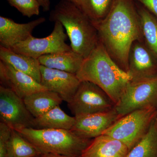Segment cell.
Masks as SVG:
<instances>
[{"label":"cell","instance_id":"6da1fadb","mask_svg":"<svg viewBox=\"0 0 157 157\" xmlns=\"http://www.w3.org/2000/svg\"><path fill=\"white\" fill-rule=\"evenodd\" d=\"M94 25L110 56L128 73L131 48L142 36L139 15L132 3L129 0H113L107 16Z\"/></svg>","mask_w":157,"mask_h":157},{"label":"cell","instance_id":"7a4b0ae2","mask_svg":"<svg viewBox=\"0 0 157 157\" xmlns=\"http://www.w3.org/2000/svg\"><path fill=\"white\" fill-rule=\"evenodd\" d=\"M76 75L80 81L89 82L101 88L116 105L132 81L130 74L115 63L100 41L84 59Z\"/></svg>","mask_w":157,"mask_h":157},{"label":"cell","instance_id":"3957f363","mask_svg":"<svg viewBox=\"0 0 157 157\" xmlns=\"http://www.w3.org/2000/svg\"><path fill=\"white\" fill-rule=\"evenodd\" d=\"M49 20L62 24L72 50L84 59L100 42L97 29L91 21L69 0H60L51 11Z\"/></svg>","mask_w":157,"mask_h":157},{"label":"cell","instance_id":"277c9868","mask_svg":"<svg viewBox=\"0 0 157 157\" xmlns=\"http://www.w3.org/2000/svg\"><path fill=\"white\" fill-rule=\"evenodd\" d=\"M42 154L79 157L92 139L78 136L70 130L25 128L17 131Z\"/></svg>","mask_w":157,"mask_h":157},{"label":"cell","instance_id":"5b68a950","mask_svg":"<svg viewBox=\"0 0 157 157\" xmlns=\"http://www.w3.org/2000/svg\"><path fill=\"white\" fill-rule=\"evenodd\" d=\"M156 106L137 109L124 116L103 135L123 143L131 150L144 136L156 115Z\"/></svg>","mask_w":157,"mask_h":157},{"label":"cell","instance_id":"8992f818","mask_svg":"<svg viewBox=\"0 0 157 157\" xmlns=\"http://www.w3.org/2000/svg\"><path fill=\"white\" fill-rule=\"evenodd\" d=\"M157 75L137 81H132L116 105L121 116L137 109L157 106Z\"/></svg>","mask_w":157,"mask_h":157},{"label":"cell","instance_id":"52a82bcc","mask_svg":"<svg viewBox=\"0 0 157 157\" xmlns=\"http://www.w3.org/2000/svg\"><path fill=\"white\" fill-rule=\"evenodd\" d=\"M68 107L75 116L105 112L115 108L116 104L108 95L98 86L81 81Z\"/></svg>","mask_w":157,"mask_h":157},{"label":"cell","instance_id":"ba28073f","mask_svg":"<svg viewBox=\"0 0 157 157\" xmlns=\"http://www.w3.org/2000/svg\"><path fill=\"white\" fill-rule=\"evenodd\" d=\"M64 30L60 22L56 21L53 30L48 36L38 38L32 36L10 49L37 59L45 55L70 51L72 48L66 43L68 36Z\"/></svg>","mask_w":157,"mask_h":157},{"label":"cell","instance_id":"9c48e42d","mask_svg":"<svg viewBox=\"0 0 157 157\" xmlns=\"http://www.w3.org/2000/svg\"><path fill=\"white\" fill-rule=\"evenodd\" d=\"M0 118L12 130L33 128L35 117L26 107L23 99L14 92L0 86Z\"/></svg>","mask_w":157,"mask_h":157},{"label":"cell","instance_id":"30bf717a","mask_svg":"<svg viewBox=\"0 0 157 157\" xmlns=\"http://www.w3.org/2000/svg\"><path fill=\"white\" fill-rule=\"evenodd\" d=\"M74 117L76 121L71 131L80 137L88 139H93L103 135L122 117L115 108L105 112Z\"/></svg>","mask_w":157,"mask_h":157},{"label":"cell","instance_id":"8fae6325","mask_svg":"<svg viewBox=\"0 0 157 157\" xmlns=\"http://www.w3.org/2000/svg\"><path fill=\"white\" fill-rule=\"evenodd\" d=\"M40 83L48 90L56 93L63 101L69 103L80 84L76 74L40 66Z\"/></svg>","mask_w":157,"mask_h":157},{"label":"cell","instance_id":"7c38bea8","mask_svg":"<svg viewBox=\"0 0 157 157\" xmlns=\"http://www.w3.org/2000/svg\"><path fill=\"white\" fill-rule=\"evenodd\" d=\"M1 86L11 90L24 99L34 93L47 90L34 78L0 61Z\"/></svg>","mask_w":157,"mask_h":157},{"label":"cell","instance_id":"4fadbf2b","mask_svg":"<svg viewBox=\"0 0 157 157\" xmlns=\"http://www.w3.org/2000/svg\"><path fill=\"white\" fill-rule=\"evenodd\" d=\"M45 21L44 17L26 23H18L8 17L0 16V46L11 48L33 36L36 28Z\"/></svg>","mask_w":157,"mask_h":157},{"label":"cell","instance_id":"5bb4252c","mask_svg":"<svg viewBox=\"0 0 157 157\" xmlns=\"http://www.w3.org/2000/svg\"><path fill=\"white\" fill-rule=\"evenodd\" d=\"M149 49L138 42L132 45L129 56L128 73L132 81H137L157 75V59Z\"/></svg>","mask_w":157,"mask_h":157},{"label":"cell","instance_id":"9a60e30c","mask_svg":"<svg viewBox=\"0 0 157 157\" xmlns=\"http://www.w3.org/2000/svg\"><path fill=\"white\" fill-rule=\"evenodd\" d=\"M129 151L120 140L102 135L92 139L79 157H127Z\"/></svg>","mask_w":157,"mask_h":157},{"label":"cell","instance_id":"2e32d148","mask_svg":"<svg viewBox=\"0 0 157 157\" xmlns=\"http://www.w3.org/2000/svg\"><path fill=\"white\" fill-rule=\"evenodd\" d=\"M84 58L71 50L45 55L38 59L40 65L50 69L76 74L81 68Z\"/></svg>","mask_w":157,"mask_h":157},{"label":"cell","instance_id":"e0dca14e","mask_svg":"<svg viewBox=\"0 0 157 157\" xmlns=\"http://www.w3.org/2000/svg\"><path fill=\"white\" fill-rule=\"evenodd\" d=\"M0 60L31 76L39 83L41 82V65L37 59L0 46Z\"/></svg>","mask_w":157,"mask_h":157},{"label":"cell","instance_id":"ac0fdd59","mask_svg":"<svg viewBox=\"0 0 157 157\" xmlns=\"http://www.w3.org/2000/svg\"><path fill=\"white\" fill-rule=\"evenodd\" d=\"M23 100L27 108L35 118L45 114L63 101L59 95L48 90L34 93Z\"/></svg>","mask_w":157,"mask_h":157},{"label":"cell","instance_id":"d6986e66","mask_svg":"<svg viewBox=\"0 0 157 157\" xmlns=\"http://www.w3.org/2000/svg\"><path fill=\"white\" fill-rule=\"evenodd\" d=\"M76 121L75 117L68 115L59 105L54 107L45 114L36 117L33 128L36 129H59L71 130Z\"/></svg>","mask_w":157,"mask_h":157},{"label":"cell","instance_id":"ffe728a7","mask_svg":"<svg viewBox=\"0 0 157 157\" xmlns=\"http://www.w3.org/2000/svg\"><path fill=\"white\" fill-rule=\"evenodd\" d=\"M127 157H157V123L155 118L146 134L130 150Z\"/></svg>","mask_w":157,"mask_h":157},{"label":"cell","instance_id":"44dd1931","mask_svg":"<svg viewBox=\"0 0 157 157\" xmlns=\"http://www.w3.org/2000/svg\"><path fill=\"white\" fill-rule=\"evenodd\" d=\"M138 15L142 36L149 49L157 59V17L144 9H140Z\"/></svg>","mask_w":157,"mask_h":157},{"label":"cell","instance_id":"7402d4cb","mask_svg":"<svg viewBox=\"0 0 157 157\" xmlns=\"http://www.w3.org/2000/svg\"><path fill=\"white\" fill-rule=\"evenodd\" d=\"M11 157H40L42 153L19 132L11 130L9 142Z\"/></svg>","mask_w":157,"mask_h":157},{"label":"cell","instance_id":"603a6c76","mask_svg":"<svg viewBox=\"0 0 157 157\" xmlns=\"http://www.w3.org/2000/svg\"><path fill=\"white\" fill-rule=\"evenodd\" d=\"M112 0H86L83 12L93 24L104 19L111 6Z\"/></svg>","mask_w":157,"mask_h":157},{"label":"cell","instance_id":"cb8c5ba5","mask_svg":"<svg viewBox=\"0 0 157 157\" xmlns=\"http://www.w3.org/2000/svg\"><path fill=\"white\" fill-rule=\"evenodd\" d=\"M11 7L17 9L23 16L28 17L39 15L40 5L37 0H7Z\"/></svg>","mask_w":157,"mask_h":157},{"label":"cell","instance_id":"d4e9b609","mask_svg":"<svg viewBox=\"0 0 157 157\" xmlns=\"http://www.w3.org/2000/svg\"><path fill=\"white\" fill-rule=\"evenodd\" d=\"M11 130L6 124L0 122V157H11L9 142Z\"/></svg>","mask_w":157,"mask_h":157},{"label":"cell","instance_id":"484cf974","mask_svg":"<svg viewBox=\"0 0 157 157\" xmlns=\"http://www.w3.org/2000/svg\"><path fill=\"white\" fill-rule=\"evenodd\" d=\"M157 17V0H137Z\"/></svg>","mask_w":157,"mask_h":157},{"label":"cell","instance_id":"4316f807","mask_svg":"<svg viewBox=\"0 0 157 157\" xmlns=\"http://www.w3.org/2000/svg\"><path fill=\"white\" fill-rule=\"evenodd\" d=\"M40 6L42 7V10L44 12L48 11L50 10V0H37Z\"/></svg>","mask_w":157,"mask_h":157},{"label":"cell","instance_id":"83f0119b","mask_svg":"<svg viewBox=\"0 0 157 157\" xmlns=\"http://www.w3.org/2000/svg\"><path fill=\"white\" fill-rule=\"evenodd\" d=\"M69 1L75 4L78 9L83 12L85 6L86 0H69Z\"/></svg>","mask_w":157,"mask_h":157},{"label":"cell","instance_id":"f1b7e54d","mask_svg":"<svg viewBox=\"0 0 157 157\" xmlns=\"http://www.w3.org/2000/svg\"><path fill=\"white\" fill-rule=\"evenodd\" d=\"M41 157H74L62 155L51 154H46L42 155Z\"/></svg>","mask_w":157,"mask_h":157},{"label":"cell","instance_id":"f546056e","mask_svg":"<svg viewBox=\"0 0 157 157\" xmlns=\"http://www.w3.org/2000/svg\"><path fill=\"white\" fill-rule=\"evenodd\" d=\"M156 108H157V109H156V115L155 119H156V121H157V106H156Z\"/></svg>","mask_w":157,"mask_h":157},{"label":"cell","instance_id":"4dcf8cb0","mask_svg":"<svg viewBox=\"0 0 157 157\" xmlns=\"http://www.w3.org/2000/svg\"></svg>","mask_w":157,"mask_h":157}]
</instances>
